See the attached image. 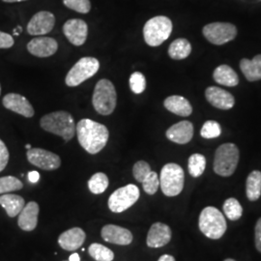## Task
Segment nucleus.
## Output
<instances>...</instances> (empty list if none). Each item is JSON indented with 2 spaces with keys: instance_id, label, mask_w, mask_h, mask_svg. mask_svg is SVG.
Listing matches in <instances>:
<instances>
[{
  "instance_id": "2",
  "label": "nucleus",
  "mask_w": 261,
  "mask_h": 261,
  "mask_svg": "<svg viewBox=\"0 0 261 261\" xmlns=\"http://www.w3.org/2000/svg\"><path fill=\"white\" fill-rule=\"evenodd\" d=\"M40 125L43 130L61 137L66 142L75 136V120L68 112L61 111L46 114L41 118Z\"/></svg>"
},
{
  "instance_id": "9",
  "label": "nucleus",
  "mask_w": 261,
  "mask_h": 261,
  "mask_svg": "<svg viewBox=\"0 0 261 261\" xmlns=\"http://www.w3.org/2000/svg\"><path fill=\"white\" fill-rule=\"evenodd\" d=\"M139 188L129 184L113 192L109 199V208L113 213H122L134 205L140 198Z\"/></svg>"
},
{
  "instance_id": "28",
  "label": "nucleus",
  "mask_w": 261,
  "mask_h": 261,
  "mask_svg": "<svg viewBox=\"0 0 261 261\" xmlns=\"http://www.w3.org/2000/svg\"><path fill=\"white\" fill-rule=\"evenodd\" d=\"M206 168V159L201 154H193L188 162V169L189 173L193 177H199L202 175Z\"/></svg>"
},
{
  "instance_id": "31",
  "label": "nucleus",
  "mask_w": 261,
  "mask_h": 261,
  "mask_svg": "<svg viewBox=\"0 0 261 261\" xmlns=\"http://www.w3.org/2000/svg\"><path fill=\"white\" fill-rule=\"evenodd\" d=\"M224 214L230 220V221H238L243 214V208L240 202L233 197L227 198L224 201Z\"/></svg>"
},
{
  "instance_id": "6",
  "label": "nucleus",
  "mask_w": 261,
  "mask_h": 261,
  "mask_svg": "<svg viewBox=\"0 0 261 261\" xmlns=\"http://www.w3.org/2000/svg\"><path fill=\"white\" fill-rule=\"evenodd\" d=\"M172 32V22L165 16L150 19L143 28V37L150 47L161 46Z\"/></svg>"
},
{
  "instance_id": "24",
  "label": "nucleus",
  "mask_w": 261,
  "mask_h": 261,
  "mask_svg": "<svg viewBox=\"0 0 261 261\" xmlns=\"http://www.w3.org/2000/svg\"><path fill=\"white\" fill-rule=\"evenodd\" d=\"M0 205L5 209L9 217L14 218L23 209L25 201L21 196L13 194H4L0 196Z\"/></svg>"
},
{
  "instance_id": "40",
  "label": "nucleus",
  "mask_w": 261,
  "mask_h": 261,
  "mask_svg": "<svg viewBox=\"0 0 261 261\" xmlns=\"http://www.w3.org/2000/svg\"><path fill=\"white\" fill-rule=\"evenodd\" d=\"M255 247L261 252V218L258 219L255 225Z\"/></svg>"
},
{
  "instance_id": "37",
  "label": "nucleus",
  "mask_w": 261,
  "mask_h": 261,
  "mask_svg": "<svg viewBox=\"0 0 261 261\" xmlns=\"http://www.w3.org/2000/svg\"><path fill=\"white\" fill-rule=\"evenodd\" d=\"M63 3L67 8L82 14H87L91 10L89 0H63Z\"/></svg>"
},
{
  "instance_id": "22",
  "label": "nucleus",
  "mask_w": 261,
  "mask_h": 261,
  "mask_svg": "<svg viewBox=\"0 0 261 261\" xmlns=\"http://www.w3.org/2000/svg\"><path fill=\"white\" fill-rule=\"evenodd\" d=\"M164 106L169 112L183 117L190 116L193 112L192 105L186 98L182 96H177V95L169 96L165 100Z\"/></svg>"
},
{
  "instance_id": "25",
  "label": "nucleus",
  "mask_w": 261,
  "mask_h": 261,
  "mask_svg": "<svg viewBox=\"0 0 261 261\" xmlns=\"http://www.w3.org/2000/svg\"><path fill=\"white\" fill-rule=\"evenodd\" d=\"M215 82L228 87H234L239 84V77L233 69L228 65H220L215 69Z\"/></svg>"
},
{
  "instance_id": "35",
  "label": "nucleus",
  "mask_w": 261,
  "mask_h": 261,
  "mask_svg": "<svg viewBox=\"0 0 261 261\" xmlns=\"http://www.w3.org/2000/svg\"><path fill=\"white\" fill-rule=\"evenodd\" d=\"M130 90L135 94H141L146 87V80L143 74L140 72H135L130 76Z\"/></svg>"
},
{
  "instance_id": "38",
  "label": "nucleus",
  "mask_w": 261,
  "mask_h": 261,
  "mask_svg": "<svg viewBox=\"0 0 261 261\" xmlns=\"http://www.w3.org/2000/svg\"><path fill=\"white\" fill-rule=\"evenodd\" d=\"M10 154L5 143L0 140V172L4 170L9 162Z\"/></svg>"
},
{
  "instance_id": "20",
  "label": "nucleus",
  "mask_w": 261,
  "mask_h": 261,
  "mask_svg": "<svg viewBox=\"0 0 261 261\" xmlns=\"http://www.w3.org/2000/svg\"><path fill=\"white\" fill-rule=\"evenodd\" d=\"M86 238V234L80 227H74L64 231L58 237L59 246L69 252H74L80 249Z\"/></svg>"
},
{
  "instance_id": "23",
  "label": "nucleus",
  "mask_w": 261,
  "mask_h": 261,
  "mask_svg": "<svg viewBox=\"0 0 261 261\" xmlns=\"http://www.w3.org/2000/svg\"><path fill=\"white\" fill-rule=\"evenodd\" d=\"M240 69L249 82H257L261 80V55L254 56L250 60L243 58L240 61Z\"/></svg>"
},
{
  "instance_id": "48",
  "label": "nucleus",
  "mask_w": 261,
  "mask_h": 261,
  "mask_svg": "<svg viewBox=\"0 0 261 261\" xmlns=\"http://www.w3.org/2000/svg\"><path fill=\"white\" fill-rule=\"evenodd\" d=\"M0 94H1V85H0Z\"/></svg>"
},
{
  "instance_id": "32",
  "label": "nucleus",
  "mask_w": 261,
  "mask_h": 261,
  "mask_svg": "<svg viewBox=\"0 0 261 261\" xmlns=\"http://www.w3.org/2000/svg\"><path fill=\"white\" fill-rule=\"evenodd\" d=\"M23 184L18 178L14 176H4L0 178V194H8L10 192L21 190Z\"/></svg>"
},
{
  "instance_id": "14",
  "label": "nucleus",
  "mask_w": 261,
  "mask_h": 261,
  "mask_svg": "<svg viewBox=\"0 0 261 261\" xmlns=\"http://www.w3.org/2000/svg\"><path fill=\"white\" fill-rule=\"evenodd\" d=\"M58 49L56 39L50 37H36L28 44V50L32 56L45 58L54 56Z\"/></svg>"
},
{
  "instance_id": "33",
  "label": "nucleus",
  "mask_w": 261,
  "mask_h": 261,
  "mask_svg": "<svg viewBox=\"0 0 261 261\" xmlns=\"http://www.w3.org/2000/svg\"><path fill=\"white\" fill-rule=\"evenodd\" d=\"M221 133H222V129L220 124L218 122L212 121V120L205 122L200 130V135L204 139L218 138L221 136Z\"/></svg>"
},
{
  "instance_id": "7",
  "label": "nucleus",
  "mask_w": 261,
  "mask_h": 261,
  "mask_svg": "<svg viewBox=\"0 0 261 261\" xmlns=\"http://www.w3.org/2000/svg\"><path fill=\"white\" fill-rule=\"evenodd\" d=\"M159 179L160 186L165 196H178L184 188V170L177 164L169 163L164 166Z\"/></svg>"
},
{
  "instance_id": "49",
  "label": "nucleus",
  "mask_w": 261,
  "mask_h": 261,
  "mask_svg": "<svg viewBox=\"0 0 261 261\" xmlns=\"http://www.w3.org/2000/svg\"><path fill=\"white\" fill-rule=\"evenodd\" d=\"M68 261H69V260H68Z\"/></svg>"
},
{
  "instance_id": "45",
  "label": "nucleus",
  "mask_w": 261,
  "mask_h": 261,
  "mask_svg": "<svg viewBox=\"0 0 261 261\" xmlns=\"http://www.w3.org/2000/svg\"><path fill=\"white\" fill-rule=\"evenodd\" d=\"M4 2H8V3H14V2H21V1H27V0H2Z\"/></svg>"
},
{
  "instance_id": "17",
  "label": "nucleus",
  "mask_w": 261,
  "mask_h": 261,
  "mask_svg": "<svg viewBox=\"0 0 261 261\" xmlns=\"http://www.w3.org/2000/svg\"><path fill=\"white\" fill-rule=\"evenodd\" d=\"M205 97L209 103L219 110H230L233 108L235 103L231 94L217 86L208 87L205 90Z\"/></svg>"
},
{
  "instance_id": "42",
  "label": "nucleus",
  "mask_w": 261,
  "mask_h": 261,
  "mask_svg": "<svg viewBox=\"0 0 261 261\" xmlns=\"http://www.w3.org/2000/svg\"><path fill=\"white\" fill-rule=\"evenodd\" d=\"M158 261H175V258L172 256V255H169V254H164L162 255Z\"/></svg>"
},
{
  "instance_id": "11",
  "label": "nucleus",
  "mask_w": 261,
  "mask_h": 261,
  "mask_svg": "<svg viewBox=\"0 0 261 261\" xmlns=\"http://www.w3.org/2000/svg\"><path fill=\"white\" fill-rule=\"evenodd\" d=\"M27 157L30 164L44 170H56L61 165V160L58 155L41 148L28 150Z\"/></svg>"
},
{
  "instance_id": "39",
  "label": "nucleus",
  "mask_w": 261,
  "mask_h": 261,
  "mask_svg": "<svg viewBox=\"0 0 261 261\" xmlns=\"http://www.w3.org/2000/svg\"><path fill=\"white\" fill-rule=\"evenodd\" d=\"M15 44L14 38L8 33L0 31V48H10Z\"/></svg>"
},
{
  "instance_id": "36",
  "label": "nucleus",
  "mask_w": 261,
  "mask_h": 261,
  "mask_svg": "<svg viewBox=\"0 0 261 261\" xmlns=\"http://www.w3.org/2000/svg\"><path fill=\"white\" fill-rule=\"evenodd\" d=\"M152 170L150 168L149 164L145 161L137 162L133 168L134 177L136 178V180L140 183L143 182V180L148 176V174Z\"/></svg>"
},
{
  "instance_id": "29",
  "label": "nucleus",
  "mask_w": 261,
  "mask_h": 261,
  "mask_svg": "<svg viewBox=\"0 0 261 261\" xmlns=\"http://www.w3.org/2000/svg\"><path fill=\"white\" fill-rule=\"evenodd\" d=\"M110 184L109 178L102 172L95 173L88 181V188L94 195H100L108 189Z\"/></svg>"
},
{
  "instance_id": "16",
  "label": "nucleus",
  "mask_w": 261,
  "mask_h": 261,
  "mask_svg": "<svg viewBox=\"0 0 261 261\" xmlns=\"http://www.w3.org/2000/svg\"><path fill=\"white\" fill-rule=\"evenodd\" d=\"M102 238L106 242L127 246L133 242V234L127 228L115 224H107L102 228Z\"/></svg>"
},
{
  "instance_id": "21",
  "label": "nucleus",
  "mask_w": 261,
  "mask_h": 261,
  "mask_svg": "<svg viewBox=\"0 0 261 261\" xmlns=\"http://www.w3.org/2000/svg\"><path fill=\"white\" fill-rule=\"evenodd\" d=\"M39 205L35 201H30L19 214L18 224L24 231H32L36 228L38 224Z\"/></svg>"
},
{
  "instance_id": "10",
  "label": "nucleus",
  "mask_w": 261,
  "mask_h": 261,
  "mask_svg": "<svg viewBox=\"0 0 261 261\" xmlns=\"http://www.w3.org/2000/svg\"><path fill=\"white\" fill-rule=\"evenodd\" d=\"M204 37L214 45H224L235 39L237 28L229 22H213L203 28Z\"/></svg>"
},
{
  "instance_id": "5",
  "label": "nucleus",
  "mask_w": 261,
  "mask_h": 261,
  "mask_svg": "<svg viewBox=\"0 0 261 261\" xmlns=\"http://www.w3.org/2000/svg\"><path fill=\"white\" fill-rule=\"evenodd\" d=\"M239 150L234 143H224L215 152L214 171L220 176H231L238 166Z\"/></svg>"
},
{
  "instance_id": "41",
  "label": "nucleus",
  "mask_w": 261,
  "mask_h": 261,
  "mask_svg": "<svg viewBox=\"0 0 261 261\" xmlns=\"http://www.w3.org/2000/svg\"><path fill=\"white\" fill-rule=\"evenodd\" d=\"M28 180H29V182L30 183H33V184H36L38 181L40 180V174H39V172L38 171H30L29 173H28Z\"/></svg>"
},
{
  "instance_id": "47",
  "label": "nucleus",
  "mask_w": 261,
  "mask_h": 261,
  "mask_svg": "<svg viewBox=\"0 0 261 261\" xmlns=\"http://www.w3.org/2000/svg\"><path fill=\"white\" fill-rule=\"evenodd\" d=\"M224 261H236L234 260V259H231V258H227V259H225Z\"/></svg>"
},
{
  "instance_id": "30",
  "label": "nucleus",
  "mask_w": 261,
  "mask_h": 261,
  "mask_svg": "<svg viewBox=\"0 0 261 261\" xmlns=\"http://www.w3.org/2000/svg\"><path fill=\"white\" fill-rule=\"evenodd\" d=\"M88 252L90 256L97 261H112L114 258V253L112 250L97 243H93L89 246Z\"/></svg>"
},
{
  "instance_id": "27",
  "label": "nucleus",
  "mask_w": 261,
  "mask_h": 261,
  "mask_svg": "<svg viewBox=\"0 0 261 261\" xmlns=\"http://www.w3.org/2000/svg\"><path fill=\"white\" fill-rule=\"evenodd\" d=\"M246 194L251 201L257 200L261 196V172L253 170L247 178Z\"/></svg>"
},
{
  "instance_id": "1",
  "label": "nucleus",
  "mask_w": 261,
  "mask_h": 261,
  "mask_svg": "<svg viewBox=\"0 0 261 261\" xmlns=\"http://www.w3.org/2000/svg\"><path fill=\"white\" fill-rule=\"evenodd\" d=\"M75 132L82 147L92 155L102 151L110 138L108 128L91 119H83L79 122Z\"/></svg>"
},
{
  "instance_id": "4",
  "label": "nucleus",
  "mask_w": 261,
  "mask_h": 261,
  "mask_svg": "<svg viewBox=\"0 0 261 261\" xmlns=\"http://www.w3.org/2000/svg\"><path fill=\"white\" fill-rule=\"evenodd\" d=\"M95 111L102 115H110L114 112L117 105V93L111 81H99L94 89L92 97Z\"/></svg>"
},
{
  "instance_id": "46",
  "label": "nucleus",
  "mask_w": 261,
  "mask_h": 261,
  "mask_svg": "<svg viewBox=\"0 0 261 261\" xmlns=\"http://www.w3.org/2000/svg\"><path fill=\"white\" fill-rule=\"evenodd\" d=\"M25 148H27V149H31V145H30V144H27V145H25Z\"/></svg>"
},
{
  "instance_id": "34",
  "label": "nucleus",
  "mask_w": 261,
  "mask_h": 261,
  "mask_svg": "<svg viewBox=\"0 0 261 261\" xmlns=\"http://www.w3.org/2000/svg\"><path fill=\"white\" fill-rule=\"evenodd\" d=\"M142 188L144 192L148 195H155L158 191L159 186H160V179H159L158 174L155 171H151L148 176L143 180Z\"/></svg>"
},
{
  "instance_id": "19",
  "label": "nucleus",
  "mask_w": 261,
  "mask_h": 261,
  "mask_svg": "<svg viewBox=\"0 0 261 261\" xmlns=\"http://www.w3.org/2000/svg\"><path fill=\"white\" fill-rule=\"evenodd\" d=\"M168 140L178 144L189 143L194 137V126L190 121L178 122L166 133Z\"/></svg>"
},
{
  "instance_id": "13",
  "label": "nucleus",
  "mask_w": 261,
  "mask_h": 261,
  "mask_svg": "<svg viewBox=\"0 0 261 261\" xmlns=\"http://www.w3.org/2000/svg\"><path fill=\"white\" fill-rule=\"evenodd\" d=\"M63 32L72 45L79 47L83 46L87 39L88 27L83 19H69L64 23Z\"/></svg>"
},
{
  "instance_id": "3",
  "label": "nucleus",
  "mask_w": 261,
  "mask_h": 261,
  "mask_svg": "<svg viewBox=\"0 0 261 261\" xmlns=\"http://www.w3.org/2000/svg\"><path fill=\"white\" fill-rule=\"evenodd\" d=\"M198 226L202 233L210 239H220L226 230V221L223 213L213 206L205 207L199 215Z\"/></svg>"
},
{
  "instance_id": "15",
  "label": "nucleus",
  "mask_w": 261,
  "mask_h": 261,
  "mask_svg": "<svg viewBox=\"0 0 261 261\" xmlns=\"http://www.w3.org/2000/svg\"><path fill=\"white\" fill-rule=\"evenodd\" d=\"M3 106L12 112L20 114L27 118L34 115V109L28 99L19 94L10 93L4 96L2 100Z\"/></svg>"
},
{
  "instance_id": "18",
  "label": "nucleus",
  "mask_w": 261,
  "mask_h": 261,
  "mask_svg": "<svg viewBox=\"0 0 261 261\" xmlns=\"http://www.w3.org/2000/svg\"><path fill=\"white\" fill-rule=\"evenodd\" d=\"M171 229L167 224L155 223L150 227L147 235V246L150 248H161L171 240Z\"/></svg>"
},
{
  "instance_id": "26",
  "label": "nucleus",
  "mask_w": 261,
  "mask_h": 261,
  "mask_svg": "<svg viewBox=\"0 0 261 261\" xmlns=\"http://www.w3.org/2000/svg\"><path fill=\"white\" fill-rule=\"evenodd\" d=\"M192 53L191 43L184 38L174 40L168 47V56L175 60L185 59Z\"/></svg>"
},
{
  "instance_id": "12",
  "label": "nucleus",
  "mask_w": 261,
  "mask_h": 261,
  "mask_svg": "<svg viewBox=\"0 0 261 261\" xmlns=\"http://www.w3.org/2000/svg\"><path fill=\"white\" fill-rule=\"evenodd\" d=\"M56 24V17L53 13L41 11L35 14L28 24V32L30 35H46Z\"/></svg>"
},
{
  "instance_id": "43",
  "label": "nucleus",
  "mask_w": 261,
  "mask_h": 261,
  "mask_svg": "<svg viewBox=\"0 0 261 261\" xmlns=\"http://www.w3.org/2000/svg\"><path fill=\"white\" fill-rule=\"evenodd\" d=\"M69 261H81V258H80L79 253L74 252L73 254H71V255H70V257H69Z\"/></svg>"
},
{
  "instance_id": "44",
  "label": "nucleus",
  "mask_w": 261,
  "mask_h": 261,
  "mask_svg": "<svg viewBox=\"0 0 261 261\" xmlns=\"http://www.w3.org/2000/svg\"><path fill=\"white\" fill-rule=\"evenodd\" d=\"M21 31H22V28H20V27H18L16 29H14V35L19 36V33H21Z\"/></svg>"
},
{
  "instance_id": "8",
  "label": "nucleus",
  "mask_w": 261,
  "mask_h": 261,
  "mask_svg": "<svg viewBox=\"0 0 261 261\" xmlns=\"http://www.w3.org/2000/svg\"><path fill=\"white\" fill-rule=\"evenodd\" d=\"M100 69V62L94 57L81 58L66 75L65 83L70 87H75L92 77Z\"/></svg>"
}]
</instances>
